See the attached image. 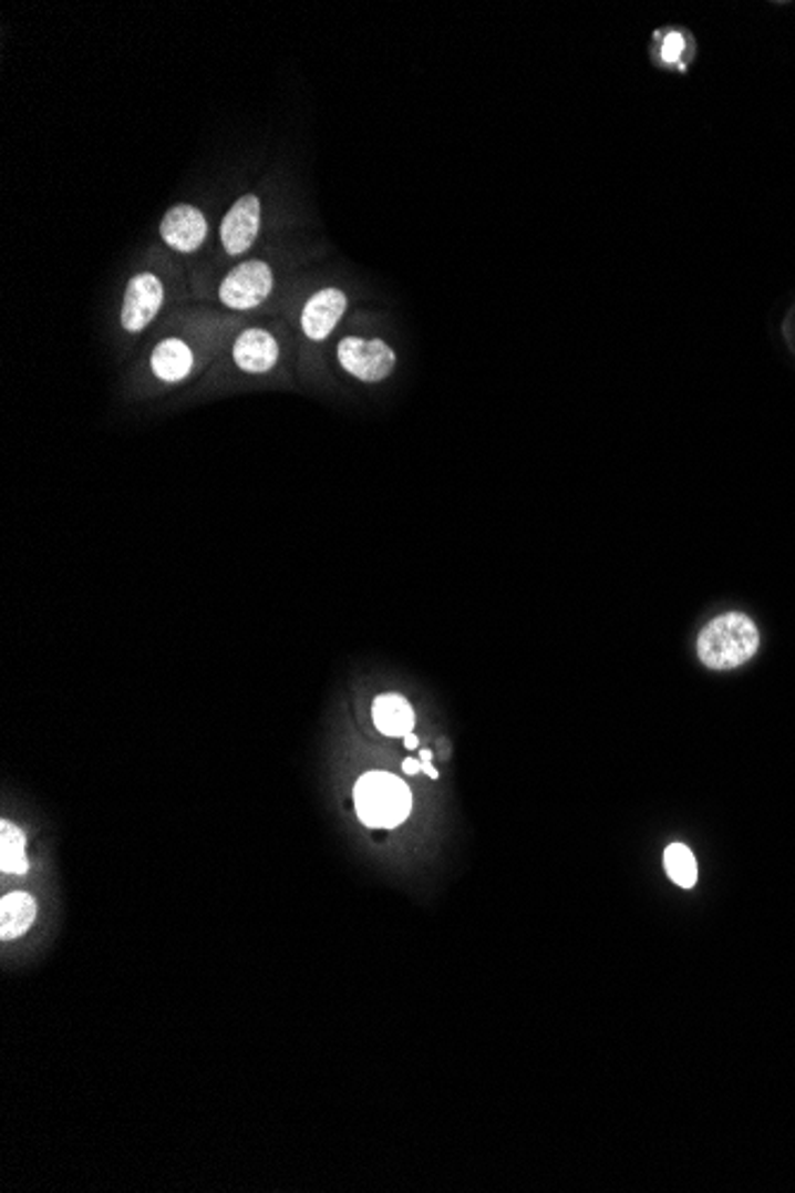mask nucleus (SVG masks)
Instances as JSON below:
<instances>
[{
  "label": "nucleus",
  "mask_w": 795,
  "mask_h": 1193,
  "mask_svg": "<svg viewBox=\"0 0 795 1193\" xmlns=\"http://www.w3.org/2000/svg\"><path fill=\"white\" fill-rule=\"evenodd\" d=\"M0 870L6 874H24L29 870L24 832L8 820L0 824Z\"/></svg>",
  "instance_id": "13"
},
{
  "label": "nucleus",
  "mask_w": 795,
  "mask_h": 1193,
  "mask_svg": "<svg viewBox=\"0 0 795 1193\" xmlns=\"http://www.w3.org/2000/svg\"><path fill=\"white\" fill-rule=\"evenodd\" d=\"M348 298L341 289H322L310 296V300L300 315V327L310 341H324L329 333L341 322L345 312Z\"/></svg>",
  "instance_id": "8"
},
{
  "label": "nucleus",
  "mask_w": 795,
  "mask_h": 1193,
  "mask_svg": "<svg viewBox=\"0 0 795 1193\" xmlns=\"http://www.w3.org/2000/svg\"><path fill=\"white\" fill-rule=\"evenodd\" d=\"M275 275L262 260H246L219 284V300L231 310H252L272 294Z\"/></svg>",
  "instance_id": "3"
},
{
  "label": "nucleus",
  "mask_w": 795,
  "mask_h": 1193,
  "mask_svg": "<svg viewBox=\"0 0 795 1193\" xmlns=\"http://www.w3.org/2000/svg\"><path fill=\"white\" fill-rule=\"evenodd\" d=\"M683 48H686V41H683V37L679 34V31H672V34H667L664 41H662V60L670 62V65H674V62L681 60Z\"/></svg>",
  "instance_id": "15"
},
{
  "label": "nucleus",
  "mask_w": 795,
  "mask_h": 1193,
  "mask_svg": "<svg viewBox=\"0 0 795 1193\" xmlns=\"http://www.w3.org/2000/svg\"><path fill=\"white\" fill-rule=\"evenodd\" d=\"M161 236L174 250L194 253L208 238V219L194 205H174L161 222Z\"/></svg>",
  "instance_id": "7"
},
{
  "label": "nucleus",
  "mask_w": 795,
  "mask_h": 1193,
  "mask_svg": "<svg viewBox=\"0 0 795 1193\" xmlns=\"http://www.w3.org/2000/svg\"><path fill=\"white\" fill-rule=\"evenodd\" d=\"M405 745H407V751H415V749H417V745H420V739H417V737H415V734H412V731H410V734L405 737Z\"/></svg>",
  "instance_id": "17"
},
{
  "label": "nucleus",
  "mask_w": 795,
  "mask_h": 1193,
  "mask_svg": "<svg viewBox=\"0 0 795 1193\" xmlns=\"http://www.w3.org/2000/svg\"><path fill=\"white\" fill-rule=\"evenodd\" d=\"M165 298L163 281L151 272H141L130 279L122 304V327L132 333L146 329L155 315L161 312Z\"/></svg>",
  "instance_id": "5"
},
{
  "label": "nucleus",
  "mask_w": 795,
  "mask_h": 1193,
  "mask_svg": "<svg viewBox=\"0 0 795 1193\" xmlns=\"http://www.w3.org/2000/svg\"><path fill=\"white\" fill-rule=\"evenodd\" d=\"M260 198L252 194L241 196L231 205L219 227L221 246H225L229 256H244V253L256 244L260 234Z\"/></svg>",
  "instance_id": "6"
},
{
  "label": "nucleus",
  "mask_w": 795,
  "mask_h": 1193,
  "mask_svg": "<svg viewBox=\"0 0 795 1193\" xmlns=\"http://www.w3.org/2000/svg\"><path fill=\"white\" fill-rule=\"evenodd\" d=\"M34 919H37V901L29 894H22V891L8 894L3 903H0V936H3L6 942H12V938H20L22 934H27L31 925H34Z\"/></svg>",
  "instance_id": "12"
},
{
  "label": "nucleus",
  "mask_w": 795,
  "mask_h": 1193,
  "mask_svg": "<svg viewBox=\"0 0 795 1193\" xmlns=\"http://www.w3.org/2000/svg\"><path fill=\"white\" fill-rule=\"evenodd\" d=\"M234 362L248 374H265L279 360V343L265 329H246L234 341Z\"/></svg>",
  "instance_id": "9"
},
{
  "label": "nucleus",
  "mask_w": 795,
  "mask_h": 1193,
  "mask_svg": "<svg viewBox=\"0 0 795 1193\" xmlns=\"http://www.w3.org/2000/svg\"><path fill=\"white\" fill-rule=\"evenodd\" d=\"M355 810L372 830H391L407 820L412 793L405 782L389 772H368L355 784Z\"/></svg>",
  "instance_id": "2"
},
{
  "label": "nucleus",
  "mask_w": 795,
  "mask_h": 1193,
  "mask_svg": "<svg viewBox=\"0 0 795 1193\" xmlns=\"http://www.w3.org/2000/svg\"><path fill=\"white\" fill-rule=\"evenodd\" d=\"M337 358L348 374L358 377L360 381H370V384L386 379L395 370V353L391 351V346L379 339L364 341L358 337H345L337 346Z\"/></svg>",
  "instance_id": "4"
},
{
  "label": "nucleus",
  "mask_w": 795,
  "mask_h": 1193,
  "mask_svg": "<svg viewBox=\"0 0 795 1193\" xmlns=\"http://www.w3.org/2000/svg\"><path fill=\"white\" fill-rule=\"evenodd\" d=\"M664 867H667V874H670V880L679 884L681 888H691L698 880L695 857L689 851V846H683V843H672V846L664 851Z\"/></svg>",
  "instance_id": "14"
},
{
  "label": "nucleus",
  "mask_w": 795,
  "mask_h": 1193,
  "mask_svg": "<svg viewBox=\"0 0 795 1193\" xmlns=\"http://www.w3.org/2000/svg\"><path fill=\"white\" fill-rule=\"evenodd\" d=\"M757 627L741 613L714 617L698 636V656L710 670H734L757 654Z\"/></svg>",
  "instance_id": "1"
},
{
  "label": "nucleus",
  "mask_w": 795,
  "mask_h": 1193,
  "mask_svg": "<svg viewBox=\"0 0 795 1193\" xmlns=\"http://www.w3.org/2000/svg\"><path fill=\"white\" fill-rule=\"evenodd\" d=\"M190 368H194V353L182 339H165L155 346L151 370L165 384H177V381L186 379Z\"/></svg>",
  "instance_id": "10"
},
{
  "label": "nucleus",
  "mask_w": 795,
  "mask_h": 1193,
  "mask_svg": "<svg viewBox=\"0 0 795 1193\" xmlns=\"http://www.w3.org/2000/svg\"><path fill=\"white\" fill-rule=\"evenodd\" d=\"M422 772L432 779H438V770H434L432 762H422Z\"/></svg>",
  "instance_id": "18"
},
{
  "label": "nucleus",
  "mask_w": 795,
  "mask_h": 1193,
  "mask_svg": "<svg viewBox=\"0 0 795 1193\" xmlns=\"http://www.w3.org/2000/svg\"><path fill=\"white\" fill-rule=\"evenodd\" d=\"M403 772L405 774H420L422 772V760H415V758L403 760Z\"/></svg>",
  "instance_id": "16"
},
{
  "label": "nucleus",
  "mask_w": 795,
  "mask_h": 1193,
  "mask_svg": "<svg viewBox=\"0 0 795 1193\" xmlns=\"http://www.w3.org/2000/svg\"><path fill=\"white\" fill-rule=\"evenodd\" d=\"M432 758H434V751H429V749H422V751H420V760H422V762H432Z\"/></svg>",
  "instance_id": "19"
},
{
  "label": "nucleus",
  "mask_w": 795,
  "mask_h": 1193,
  "mask_svg": "<svg viewBox=\"0 0 795 1193\" xmlns=\"http://www.w3.org/2000/svg\"><path fill=\"white\" fill-rule=\"evenodd\" d=\"M372 720L384 737H407L415 727V710L398 693L379 696L372 706Z\"/></svg>",
  "instance_id": "11"
}]
</instances>
